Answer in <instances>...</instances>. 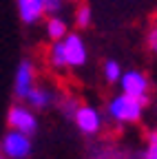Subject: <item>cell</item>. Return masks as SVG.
<instances>
[{"instance_id":"cell-8","label":"cell","mask_w":157,"mask_h":159,"mask_svg":"<svg viewBox=\"0 0 157 159\" xmlns=\"http://www.w3.org/2000/svg\"><path fill=\"white\" fill-rule=\"evenodd\" d=\"M18 16L25 25H33L44 16V5L42 0H20L18 2Z\"/></svg>"},{"instance_id":"cell-1","label":"cell","mask_w":157,"mask_h":159,"mask_svg":"<svg viewBox=\"0 0 157 159\" xmlns=\"http://www.w3.org/2000/svg\"><path fill=\"white\" fill-rule=\"evenodd\" d=\"M144 106L133 97L126 95H115L111 102H109V115L115 119L117 124H135L140 122Z\"/></svg>"},{"instance_id":"cell-10","label":"cell","mask_w":157,"mask_h":159,"mask_svg":"<svg viewBox=\"0 0 157 159\" xmlns=\"http://www.w3.org/2000/svg\"><path fill=\"white\" fill-rule=\"evenodd\" d=\"M25 102H29V106H31V108L42 111V108H49V106H51L53 95H51V91H49V89H44V86H33V89H31V93L27 95Z\"/></svg>"},{"instance_id":"cell-6","label":"cell","mask_w":157,"mask_h":159,"mask_svg":"<svg viewBox=\"0 0 157 159\" xmlns=\"http://www.w3.org/2000/svg\"><path fill=\"white\" fill-rule=\"evenodd\" d=\"M73 122H75L80 133L91 135V137L102 130V115L93 106H77V111L73 115Z\"/></svg>"},{"instance_id":"cell-4","label":"cell","mask_w":157,"mask_h":159,"mask_svg":"<svg viewBox=\"0 0 157 159\" xmlns=\"http://www.w3.org/2000/svg\"><path fill=\"white\" fill-rule=\"evenodd\" d=\"M31 148H33L31 139L13 130H9L0 142V155L5 159H27L31 155Z\"/></svg>"},{"instance_id":"cell-2","label":"cell","mask_w":157,"mask_h":159,"mask_svg":"<svg viewBox=\"0 0 157 159\" xmlns=\"http://www.w3.org/2000/svg\"><path fill=\"white\" fill-rule=\"evenodd\" d=\"M120 86H122V95L137 99L142 106H148V102H150V95H148L150 82H148V77L144 73H140V71H126V73H122Z\"/></svg>"},{"instance_id":"cell-17","label":"cell","mask_w":157,"mask_h":159,"mask_svg":"<svg viewBox=\"0 0 157 159\" xmlns=\"http://www.w3.org/2000/svg\"><path fill=\"white\" fill-rule=\"evenodd\" d=\"M0 159H5V157H2V155H0Z\"/></svg>"},{"instance_id":"cell-5","label":"cell","mask_w":157,"mask_h":159,"mask_svg":"<svg viewBox=\"0 0 157 159\" xmlns=\"http://www.w3.org/2000/svg\"><path fill=\"white\" fill-rule=\"evenodd\" d=\"M62 49H64L67 69H77L86 62V44L80 33H69L62 40Z\"/></svg>"},{"instance_id":"cell-16","label":"cell","mask_w":157,"mask_h":159,"mask_svg":"<svg viewBox=\"0 0 157 159\" xmlns=\"http://www.w3.org/2000/svg\"><path fill=\"white\" fill-rule=\"evenodd\" d=\"M146 42H148V49L157 55V25L150 27V31H148V35H146Z\"/></svg>"},{"instance_id":"cell-14","label":"cell","mask_w":157,"mask_h":159,"mask_svg":"<svg viewBox=\"0 0 157 159\" xmlns=\"http://www.w3.org/2000/svg\"><path fill=\"white\" fill-rule=\"evenodd\" d=\"M144 159H157V130H150V133H148Z\"/></svg>"},{"instance_id":"cell-13","label":"cell","mask_w":157,"mask_h":159,"mask_svg":"<svg viewBox=\"0 0 157 159\" xmlns=\"http://www.w3.org/2000/svg\"><path fill=\"white\" fill-rule=\"evenodd\" d=\"M104 77L106 82H120L122 80V66L115 62V60H109V62H104Z\"/></svg>"},{"instance_id":"cell-12","label":"cell","mask_w":157,"mask_h":159,"mask_svg":"<svg viewBox=\"0 0 157 159\" xmlns=\"http://www.w3.org/2000/svg\"><path fill=\"white\" fill-rule=\"evenodd\" d=\"M91 20H93V13H91V7L89 5H80V7L75 9V25H77V29L91 27Z\"/></svg>"},{"instance_id":"cell-7","label":"cell","mask_w":157,"mask_h":159,"mask_svg":"<svg viewBox=\"0 0 157 159\" xmlns=\"http://www.w3.org/2000/svg\"><path fill=\"white\" fill-rule=\"evenodd\" d=\"M35 69L31 64V60H22L16 69V77H13V93L18 99H27V95L31 93V89L35 86Z\"/></svg>"},{"instance_id":"cell-3","label":"cell","mask_w":157,"mask_h":159,"mask_svg":"<svg viewBox=\"0 0 157 159\" xmlns=\"http://www.w3.org/2000/svg\"><path fill=\"white\" fill-rule=\"evenodd\" d=\"M7 124H9V128L13 133H20V135H25V137L31 139L35 135V130H38V117L33 115L31 108L16 104L7 113Z\"/></svg>"},{"instance_id":"cell-9","label":"cell","mask_w":157,"mask_h":159,"mask_svg":"<svg viewBox=\"0 0 157 159\" xmlns=\"http://www.w3.org/2000/svg\"><path fill=\"white\" fill-rule=\"evenodd\" d=\"M44 31H47V35H49L51 42H62V40L69 35V25L64 22L60 16H51V18L47 20Z\"/></svg>"},{"instance_id":"cell-11","label":"cell","mask_w":157,"mask_h":159,"mask_svg":"<svg viewBox=\"0 0 157 159\" xmlns=\"http://www.w3.org/2000/svg\"><path fill=\"white\" fill-rule=\"evenodd\" d=\"M49 64L60 71V69H67V60H64V49H62V42H53L51 49H49Z\"/></svg>"},{"instance_id":"cell-15","label":"cell","mask_w":157,"mask_h":159,"mask_svg":"<svg viewBox=\"0 0 157 159\" xmlns=\"http://www.w3.org/2000/svg\"><path fill=\"white\" fill-rule=\"evenodd\" d=\"M42 5H44V13H51V16H58V11L64 7L60 0H42Z\"/></svg>"}]
</instances>
